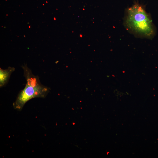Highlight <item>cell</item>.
<instances>
[{
    "label": "cell",
    "instance_id": "cell-1",
    "mask_svg": "<svg viewBox=\"0 0 158 158\" xmlns=\"http://www.w3.org/2000/svg\"><path fill=\"white\" fill-rule=\"evenodd\" d=\"M124 24L128 31L138 36L151 39L156 33L150 15L138 2L126 9Z\"/></svg>",
    "mask_w": 158,
    "mask_h": 158
},
{
    "label": "cell",
    "instance_id": "cell-3",
    "mask_svg": "<svg viewBox=\"0 0 158 158\" xmlns=\"http://www.w3.org/2000/svg\"><path fill=\"white\" fill-rule=\"evenodd\" d=\"M15 70L14 68L11 67L6 69L0 68V87L4 86L7 83L11 74Z\"/></svg>",
    "mask_w": 158,
    "mask_h": 158
},
{
    "label": "cell",
    "instance_id": "cell-2",
    "mask_svg": "<svg viewBox=\"0 0 158 158\" xmlns=\"http://www.w3.org/2000/svg\"><path fill=\"white\" fill-rule=\"evenodd\" d=\"M22 68L26 83L24 88L20 91L13 104L14 108L19 110L22 109L25 104L30 99L36 97H45L49 89L41 84L39 77L34 75L26 65H23Z\"/></svg>",
    "mask_w": 158,
    "mask_h": 158
}]
</instances>
